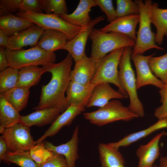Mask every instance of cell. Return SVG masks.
<instances>
[{"label": "cell", "instance_id": "obj_1", "mask_svg": "<svg viewBox=\"0 0 167 167\" xmlns=\"http://www.w3.org/2000/svg\"><path fill=\"white\" fill-rule=\"evenodd\" d=\"M73 59L69 53L60 62L48 64L44 65L47 72L52 74L49 82L41 88L39 101L33 108L36 110L55 107L62 113L70 106L65 96V93L71 81L70 73Z\"/></svg>", "mask_w": 167, "mask_h": 167}, {"label": "cell", "instance_id": "obj_2", "mask_svg": "<svg viewBox=\"0 0 167 167\" xmlns=\"http://www.w3.org/2000/svg\"><path fill=\"white\" fill-rule=\"evenodd\" d=\"M89 38L92 42L90 57L99 64L108 53L122 48L133 47L135 44V41L124 34L105 32L94 28Z\"/></svg>", "mask_w": 167, "mask_h": 167}, {"label": "cell", "instance_id": "obj_3", "mask_svg": "<svg viewBox=\"0 0 167 167\" xmlns=\"http://www.w3.org/2000/svg\"><path fill=\"white\" fill-rule=\"evenodd\" d=\"M132 50L130 47L124 48L119 63L118 79L121 86L130 99L128 107L139 117L142 118L144 115V108L137 95L136 78L131 62Z\"/></svg>", "mask_w": 167, "mask_h": 167}, {"label": "cell", "instance_id": "obj_4", "mask_svg": "<svg viewBox=\"0 0 167 167\" xmlns=\"http://www.w3.org/2000/svg\"><path fill=\"white\" fill-rule=\"evenodd\" d=\"M9 67L19 69L28 66L44 65L54 63V53L48 52L36 45L27 49H5Z\"/></svg>", "mask_w": 167, "mask_h": 167}, {"label": "cell", "instance_id": "obj_5", "mask_svg": "<svg viewBox=\"0 0 167 167\" xmlns=\"http://www.w3.org/2000/svg\"><path fill=\"white\" fill-rule=\"evenodd\" d=\"M83 114L85 119L98 126L120 120L128 121L139 117L118 100L110 101L97 110Z\"/></svg>", "mask_w": 167, "mask_h": 167}, {"label": "cell", "instance_id": "obj_6", "mask_svg": "<svg viewBox=\"0 0 167 167\" xmlns=\"http://www.w3.org/2000/svg\"><path fill=\"white\" fill-rule=\"evenodd\" d=\"M135 1L139 8V27L132 53L143 55L145 52L151 49L163 50L164 48L156 43V34L152 32L151 28L152 23L148 12L151 0H146L144 2L142 0Z\"/></svg>", "mask_w": 167, "mask_h": 167}, {"label": "cell", "instance_id": "obj_7", "mask_svg": "<svg viewBox=\"0 0 167 167\" xmlns=\"http://www.w3.org/2000/svg\"><path fill=\"white\" fill-rule=\"evenodd\" d=\"M15 15L41 27L45 30L60 31L67 36L68 41L72 39L86 28L73 26L61 19L58 15L53 14L39 13L28 11L24 13L17 12Z\"/></svg>", "mask_w": 167, "mask_h": 167}, {"label": "cell", "instance_id": "obj_8", "mask_svg": "<svg viewBox=\"0 0 167 167\" xmlns=\"http://www.w3.org/2000/svg\"><path fill=\"white\" fill-rule=\"evenodd\" d=\"M124 48L117 49L101 59L90 84L94 86L101 83L113 84L118 88V91L121 93L128 96L121 86L118 79V68Z\"/></svg>", "mask_w": 167, "mask_h": 167}, {"label": "cell", "instance_id": "obj_9", "mask_svg": "<svg viewBox=\"0 0 167 167\" xmlns=\"http://www.w3.org/2000/svg\"><path fill=\"white\" fill-rule=\"evenodd\" d=\"M1 134L11 152L29 151L36 145L30 133V127L20 123L5 128Z\"/></svg>", "mask_w": 167, "mask_h": 167}, {"label": "cell", "instance_id": "obj_10", "mask_svg": "<svg viewBox=\"0 0 167 167\" xmlns=\"http://www.w3.org/2000/svg\"><path fill=\"white\" fill-rule=\"evenodd\" d=\"M155 53L148 56L134 54L132 53L131 59L135 65L136 72V84L137 89L148 85H152L160 89L164 84L156 77L151 71L148 64L149 58Z\"/></svg>", "mask_w": 167, "mask_h": 167}, {"label": "cell", "instance_id": "obj_11", "mask_svg": "<svg viewBox=\"0 0 167 167\" xmlns=\"http://www.w3.org/2000/svg\"><path fill=\"white\" fill-rule=\"evenodd\" d=\"M105 19L104 15H102L92 20L85 29L79 32L72 39L67 41L62 49L67 51L75 62L81 59L86 55L85 51L87 41L93 27Z\"/></svg>", "mask_w": 167, "mask_h": 167}, {"label": "cell", "instance_id": "obj_12", "mask_svg": "<svg viewBox=\"0 0 167 167\" xmlns=\"http://www.w3.org/2000/svg\"><path fill=\"white\" fill-rule=\"evenodd\" d=\"M44 30L43 28L35 24L20 31L9 37L8 45L6 49L16 50L28 45L32 47L35 46Z\"/></svg>", "mask_w": 167, "mask_h": 167}, {"label": "cell", "instance_id": "obj_13", "mask_svg": "<svg viewBox=\"0 0 167 167\" xmlns=\"http://www.w3.org/2000/svg\"><path fill=\"white\" fill-rule=\"evenodd\" d=\"M85 107L83 105H71L59 115L44 134L35 141L36 144L42 143L48 137L54 136L63 127L70 126L77 116L85 111Z\"/></svg>", "mask_w": 167, "mask_h": 167}, {"label": "cell", "instance_id": "obj_14", "mask_svg": "<svg viewBox=\"0 0 167 167\" xmlns=\"http://www.w3.org/2000/svg\"><path fill=\"white\" fill-rule=\"evenodd\" d=\"M79 127L74 129L71 139L65 143L55 146L51 142L44 141L45 146L49 150L63 156L68 167H75V163L78 159Z\"/></svg>", "mask_w": 167, "mask_h": 167}, {"label": "cell", "instance_id": "obj_15", "mask_svg": "<svg viewBox=\"0 0 167 167\" xmlns=\"http://www.w3.org/2000/svg\"><path fill=\"white\" fill-rule=\"evenodd\" d=\"M167 132L162 131L154 137L148 143L141 145L136 151L138 158L137 167H153V164L159 157L160 152L159 142Z\"/></svg>", "mask_w": 167, "mask_h": 167}, {"label": "cell", "instance_id": "obj_16", "mask_svg": "<svg viewBox=\"0 0 167 167\" xmlns=\"http://www.w3.org/2000/svg\"><path fill=\"white\" fill-rule=\"evenodd\" d=\"M119 91L113 89L108 83H101L95 85L91 94L86 107H98L101 108L107 104L113 99L126 98Z\"/></svg>", "mask_w": 167, "mask_h": 167}, {"label": "cell", "instance_id": "obj_17", "mask_svg": "<svg viewBox=\"0 0 167 167\" xmlns=\"http://www.w3.org/2000/svg\"><path fill=\"white\" fill-rule=\"evenodd\" d=\"M139 15L131 14L117 18L113 21L99 29L105 32H115L124 34L135 41L136 28L139 23Z\"/></svg>", "mask_w": 167, "mask_h": 167}, {"label": "cell", "instance_id": "obj_18", "mask_svg": "<svg viewBox=\"0 0 167 167\" xmlns=\"http://www.w3.org/2000/svg\"><path fill=\"white\" fill-rule=\"evenodd\" d=\"M75 62L74 69L70 73L71 81L82 84L90 83L99 64L94 59L86 55Z\"/></svg>", "mask_w": 167, "mask_h": 167}, {"label": "cell", "instance_id": "obj_19", "mask_svg": "<svg viewBox=\"0 0 167 167\" xmlns=\"http://www.w3.org/2000/svg\"><path fill=\"white\" fill-rule=\"evenodd\" d=\"M96 6L95 0H80L76 8L72 13L59 16L73 26L86 28L92 20L89 15L91 9Z\"/></svg>", "mask_w": 167, "mask_h": 167}, {"label": "cell", "instance_id": "obj_20", "mask_svg": "<svg viewBox=\"0 0 167 167\" xmlns=\"http://www.w3.org/2000/svg\"><path fill=\"white\" fill-rule=\"evenodd\" d=\"M148 12L151 22L156 29V43L161 45L163 43L164 36L167 37V9L160 8L158 3L151 0Z\"/></svg>", "mask_w": 167, "mask_h": 167}, {"label": "cell", "instance_id": "obj_21", "mask_svg": "<svg viewBox=\"0 0 167 167\" xmlns=\"http://www.w3.org/2000/svg\"><path fill=\"white\" fill-rule=\"evenodd\" d=\"M60 113V111L55 107L36 110L28 115L21 116L19 123L30 127L34 125L43 126L52 124Z\"/></svg>", "mask_w": 167, "mask_h": 167}, {"label": "cell", "instance_id": "obj_22", "mask_svg": "<svg viewBox=\"0 0 167 167\" xmlns=\"http://www.w3.org/2000/svg\"><path fill=\"white\" fill-rule=\"evenodd\" d=\"M94 86L90 83L82 84L70 81L66 92V98L69 105L86 107Z\"/></svg>", "mask_w": 167, "mask_h": 167}, {"label": "cell", "instance_id": "obj_23", "mask_svg": "<svg viewBox=\"0 0 167 167\" xmlns=\"http://www.w3.org/2000/svg\"><path fill=\"white\" fill-rule=\"evenodd\" d=\"M67 36L62 32L53 29H45L36 45L50 53L62 49L68 41Z\"/></svg>", "mask_w": 167, "mask_h": 167}, {"label": "cell", "instance_id": "obj_24", "mask_svg": "<svg viewBox=\"0 0 167 167\" xmlns=\"http://www.w3.org/2000/svg\"><path fill=\"white\" fill-rule=\"evenodd\" d=\"M46 72L47 69L44 66L42 67L32 66L20 68L16 87L29 89L31 87L38 84L42 75Z\"/></svg>", "mask_w": 167, "mask_h": 167}, {"label": "cell", "instance_id": "obj_25", "mask_svg": "<svg viewBox=\"0 0 167 167\" xmlns=\"http://www.w3.org/2000/svg\"><path fill=\"white\" fill-rule=\"evenodd\" d=\"M0 15V29L9 37L35 24L12 14Z\"/></svg>", "mask_w": 167, "mask_h": 167}, {"label": "cell", "instance_id": "obj_26", "mask_svg": "<svg viewBox=\"0 0 167 167\" xmlns=\"http://www.w3.org/2000/svg\"><path fill=\"white\" fill-rule=\"evenodd\" d=\"M101 167H125L123 156L109 143H100L98 146Z\"/></svg>", "mask_w": 167, "mask_h": 167}, {"label": "cell", "instance_id": "obj_27", "mask_svg": "<svg viewBox=\"0 0 167 167\" xmlns=\"http://www.w3.org/2000/svg\"><path fill=\"white\" fill-rule=\"evenodd\" d=\"M167 128V117L159 119L154 124L143 130L129 134L117 142L109 143L114 148L118 149L128 146L160 129Z\"/></svg>", "mask_w": 167, "mask_h": 167}, {"label": "cell", "instance_id": "obj_28", "mask_svg": "<svg viewBox=\"0 0 167 167\" xmlns=\"http://www.w3.org/2000/svg\"><path fill=\"white\" fill-rule=\"evenodd\" d=\"M20 117L19 112L0 95V133L19 123Z\"/></svg>", "mask_w": 167, "mask_h": 167}, {"label": "cell", "instance_id": "obj_29", "mask_svg": "<svg viewBox=\"0 0 167 167\" xmlns=\"http://www.w3.org/2000/svg\"><path fill=\"white\" fill-rule=\"evenodd\" d=\"M29 93V89L15 87L0 95L19 112L26 107Z\"/></svg>", "mask_w": 167, "mask_h": 167}, {"label": "cell", "instance_id": "obj_30", "mask_svg": "<svg viewBox=\"0 0 167 167\" xmlns=\"http://www.w3.org/2000/svg\"><path fill=\"white\" fill-rule=\"evenodd\" d=\"M2 161L8 164L14 163L20 167H40V165L32 158L29 151H8Z\"/></svg>", "mask_w": 167, "mask_h": 167}, {"label": "cell", "instance_id": "obj_31", "mask_svg": "<svg viewBox=\"0 0 167 167\" xmlns=\"http://www.w3.org/2000/svg\"><path fill=\"white\" fill-rule=\"evenodd\" d=\"M153 56L148 61L150 69L155 76L165 84L167 82V53L160 56Z\"/></svg>", "mask_w": 167, "mask_h": 167}, {"label": "cell", "instance_id": "obj_32", "mask_svg": "<svg viewBox=\"0 0 167 167\" xmlns=\"http://www.w3.org/2000/svg\"><path fill=\"white\" fill-rule=\"evenodd\" d=\"M19 70L9 67L0 72V93L16 87L18 79Z\"/></svg>", "mask_w": 167, "mask_h": 167}, {"label": "cell", "instance_id": "obj_33", "mask_svg": "<svg viewBox=\"0 0 167 167\" xmlns=\"http://www.w3.org/2000/svg\"><path fill=\"white\" fill-rule=\"evenodd\" d=\"M41 9L45 14L62 15L67 14L68 9L64 0H40Z\"/></svg>", "mask_w": 167, "mask_h": 167}, {"label": "cell", "instance_id": "obj_34", "mask_svg": "<svg viewBox=\"0 0 167 167\" xmlns=\"http://www.w3.org/2000/svg\"><path fill=\"white\" fill-rule=\"evenodd\" d=\"M116 9L117 18L131 14L139 15L138 4L131 0H117Z\"/></svg>", "mask_w": 167, "mask_h": 167}, {"label": "cell", "instance_id": "obj_35", "mask_svg": "<svg viewBox=\"0 0 167 167\" xmlns=\"http://www.w3.org/2000/svg\"><path fill=\"white\" fill-rule=\"evenodd\" d=\"M32 158L37 164H41L45 162L53 155V152L46 148L44 141L36 144L29 151Z\"/></svg>", "mask_w": 167, "mask_h": 167}, {"label": "cell", "instance_id": "obj_36", "mask_svg": "<svg viewBox=\"0 0 167 167\" xmlns=\"http://www.w3.org/2000/svg\"><path fill=\"white\" fill-rule=\"evenodd\" d=\"M97 6L106 15L108 21L110 23L117 18L116 10L111 0H95Z\"/></svg>", "mask_w": 167, "mask_h": 167}, {"label": "cell", "instance_id": "obj_37", "mask_svg": "<svg viewBox=\"0 0 167 167\" xmlns=\"http://www.w3.org/2000/svg\"><path fill=\"white\" fill-rule=\"evenodd\" d=\"M161 105L155 109L154 115L158 119L167 117V82L160 89Z\"/></svg>", "mask_w": 167, "mask_h": 167}, {"label": "cell", "instance_id": "obj_38", "mask_svg": "<svg viewBox=\"0 0 167 167\" xmlns=\"http://www.w3.org/2000/svg\"><path fill=\"white\" fill-rule=\"evenodd\" d=\"M28 11L43 13L41 8L40 0H22L20 2L18 12L24 13Z\"/></svg>", "mask_w": 167, "mask_h": 167}, {"label": "cell", "instance_id": "obj_39", "mask_svg": "<svg viewBox=\"0 0 167 167\" xmlns=\"http://www.w3.org/2000/svg\"><path fill=\"white\" fill-rule=\"evenodd\" d=\"M39 165L40 167H68L64 156L54 152L51 157Z\"/></svg>", "mask_w": 167, "mask_h": 167}, {"label": "cell", "instance_id": "obj_40", "mask_svg": "<svg viewBox=\"0 0 167 167\" xmlns=\"http://www.w3.org/2000/svg\"><path fill=\"white\" fill-rule=\"evenodd\" d=\"M22 0H0V15L12 14L19 11Z\"/></svg>", "mask_w": 167, "mask_h": 167}, {"label": "cell", "instance_id": "obj_41", "mask_svg": "<svg viewBox=\"0 0 167 167\" xmlns=\"http://www.w3.org/2000/svg\"><path fill=\"white\" fill-rule=\"evenodd\" d=\"M5 49L0 46V71L5 70L9 67L7 58L5 53Z\"/></svg>", "mask_w": 167, "mask_h": 167}, {"label": "cell", "instance_id": "obj_42", "mask_svg": "<svg viewBox=\"0 0 167 167\" xmlns=\"http://www.w3.org/2000/svg\"><path fill=\"white\" fill-rule=\"evenodd\" d=\"M9 151L6 142L2 135L0 136V160L2 162L6 153Z\"/></svg>", "mask_w": 167, "mask_h": 167}, {"label": "cell", "instance_id": "obj_43", "mask_svg": "<svg viewBox=\"0 0 167 167\" xmlns=\"http://www.w3.org/2000/svg\"><path fill=\"white\" fill-rule=\"evenodd\" d=\"M9 37L0 29V46L6 49Z\"/></svg>", "mask_w": 167, "mask_h": 167}, {"label": "cell", "instance_id": "obj_44", "mask_svg": "<svg viewBox=\"0 0 167 167\" xmlns=\"http://www.w3.org/2000/svg\"><path fill=\"white\" fill-rule=\"evenodd\" d=\"M153 167H158L156 165H154Z\"/></svg>", "mask_w": 167, "mask_h": 167}]
</instances>
